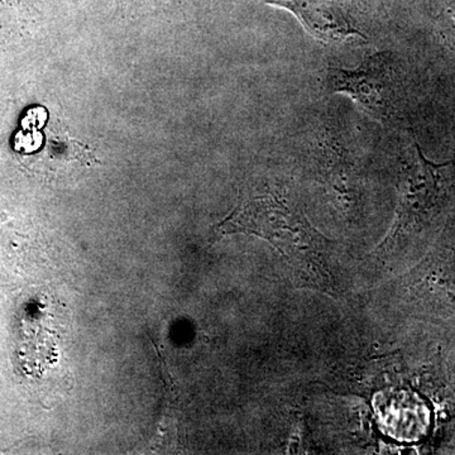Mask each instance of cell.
Here are the masks:
<instances>
[{
	"label": "cell",
	"instance_id": "cell-2",
	"mask_svg": "<svg viewBox=\"0 0 455 455\" xmlns=\"http://www.w3.org/2000/svg\"><path fill=\"white\" fill-rule=\"evenodd\" d=\"M397 190L394 223L361 266L364 276L371 280L383 281L411 267L455 215L451 163H433L425 157L418 143L403 164Z\"/></svg>",
	"mask_w": 455,
	"mask_h": 455
},
{
	"label": "cell",
	"instance_id": "cell-8",
	"mask_svg": "<svg viewBox=\"0 0 455 455\" xmlns=\"http://www.w3.org/2000/svg\"><path fill=\"white\" fill-rule=\"evenodd\" d=\"M447 17L449 20V32L451 33V40H453L455 44V0L453 2L449 3L447 7Z\"/></svg>",
	"mask_w": 455,
	"mask_h": 455
},
{
	"label": "cell",
	"instance_id": "cell-5",
	"mask_svg": "<svg viewBox=\"0 0 455 455\" xmlns=\"http://www.w3.org/2000/svg\"><path fill=\"white\" fill-rule=\"evenodd\" d=\"M287 9L298 17L311 36L323 42H344L366 36L357 28L346 0H263Z\"/></svg>",
	"mask_w": 455,
	"mask_h": 455
},
{
	"label": "cell",
	"instance_id": "cell-1",
	"mask_svg": "<svg viewBox=\"0 0 455 455\" xmlns=\"http://www.w3.org/2000/svg\"><path fill=\"white\" fill-rule=\"evenodd\" d=\"M220 235H252L283 256L293 281L304 289L340 298L352 286L343 250L307 220L284 185L266 184L245 196L218 224Z\"/></svg>",
	"mask_w": 455,
	"mask_h": 455
},
{
	"label": "cell",
	"instance_id": "cell-4",
	"mask_svg": "<svg viewBox=\"0 0 455 455\" xmlns=\"http://www.w3.org/2000/svg\"><path fill=\"white\" fill-rule=\"evenodd\" d=\"M325 84L329 92L349 95L377 118L386 119L394 113L396 82L391 60L385 53L370 57L355 70L329 68Z\"/></svg>",
	"mask_w": 455,
	"mask_h": 455
},
{
	"label": "cell",
	"instance_id": "cell-7",
	"mask_svg": "<svg viewBox=\"0 0 455 455\" xmlns=\"http://www.w3.org/2000/svg\"><path fill=\"white\" fill-rule=\"evenodd\" d=\"M28 3H31V0H0V12L25 7Z\"/></svg>",
	"mask_w": 455,
	"mask_h": 455
},
{
	"label": "cell",
	"instance_id": "cell-9",
	"mask_svg": "<svg viewBox=\"0 0 455 455\" xmlns=\"http://www.w3.org/2000/svg\"><path fill=\"white\" fill-rule=\"evenodd\" d=\"M118 2H121V0H118Z\"/></svg>",
	"mask_w": 455,
	"mask_h": 455
},
{
	"label": "cell",
	"instance_id": "cell-3",
	"mask_svg": "<svg viewBox=\"0 0 455 455\" xmlns=\"http://www.w3.org/2000/svg\"><path fill=\"white\" fill-rule=\"evenodd\" d=\"M371 304L395 323L435 329L455 337V215L427 253L406 271L383 280Z\"/></svg>",
	"mask_w": 455,
	"mask_h": 455
},
{
	"label": "cell",
	"instance_id": "cell-6",
	"mask_svg": "<svg viewBox=\"0 0 455 455\" xmlns=\"http://www.w3.org/2000/svg\"><path fill=\"white\" fill-rule=\"evenodd\" d=\"M448 350H447V370L448 379L451 382V387L455 391V337L448 338Z\"/></svg>",
	"mask_w": 455,
	"mask_h": 455
}]
</instances>
